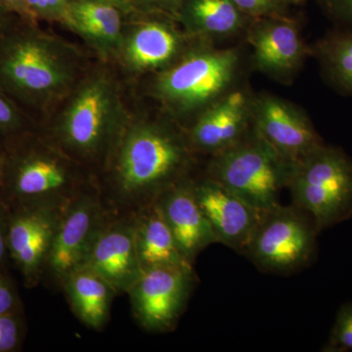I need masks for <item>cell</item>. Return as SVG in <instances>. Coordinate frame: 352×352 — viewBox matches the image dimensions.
<instances>
[{
  "label": "cell",
  "mask_w": 352,
  "mask_h": 352,
  "mask_svg": "<svg viewBox=\"0 0 352 352\" xmlns=\"http://www.w3.org/2000/svg\"><path fill=\"white\" fill-rule=\"evenodd\" d=\"M240 69L237 48L197 41L175 63L153 75L151 94L179 124L235 88Z\"/></svg>",
  "instance_id": "cell-5"
},
{
  "label": "cell",
  "mask_w": 352,
  "mask_h": 352,
  "mask_svg": "<svg viewBox=\"0 0 352 352\" xmlns=\"http://www.w3.org/2000/svg\"><path fill=\"white\" fill-rule=\"evenodd\" d=\"M311 217L296 207L281 205L263 212L245 256L261 270L287 273L307 265L316 248Z\"/></svg>",
  "instance_id": "cell-8"
},
{
  "label": "cell",
  "mask_w": 352,
  "mask_h": 352,
  "mask_svg": "<svg viewBox=\"0 0 352 352\" xmlns=\"http://www.w3.org/2000/svg\"><path fill=\"white\" fill-rule=\"evenodd\" d=\"M296 163L279 154L252 126L239 142L212 155L207 176L261 212L280 205Z\"/></svg>",
  "instance_id": "cell-6"
},
{
  "label": "cell",
  "mask_w": 352,
  "mask_h": 352,
  "mask_svg": "<svg viewBox=\"0 0 352 352\" xmlns=\"http://www.w3.org/2000/svg\"><path fill=\"white\" fill-rule=\"evenodd\" d=\"M25 335L24 312L0 314V352L21 351Z\"/></svg>",
  "instance_id": "cell-25"
},
{
  "label": "cell",
  "mask_w": 352,
  "mask_h": 352,
  "mask_svg": "<svg viewBox=\"0 0 352 352\" xmlns=\"http://www.w3.org/2000/svg\"><path fill=\"white\" fill-rule=\"evenodd\" d=\"M69 305L83 325L100 331L110 319L115 289L94 271L80 267L61 285Z\"/></svg>",
  "instance_id": "cell-22"
},
{
  "label": "cell",
  "mask_w": 352,
  "mask_h": 352,
  "mask_svg": "<svg viewBox=\"0 0 352 352\" xmlns=\"http://www.w3.org/2000/svg\"><path fill=\"white\" fill-rule=\"evenodd\" d=\"M238 8L252 19L288 15V6L283 0H231Z\"/></svg>",
  "instance_id": "cell-28"
},
{
  "label": "cell",
  "mask_w": 352,
  "mask_h": 352,
  "mask_svg": "<svg viewBox=\"0 0 352 352\" xmlns=\"http://www.w3.org/2000/svg\"><path fill=\"white\" fill-rule=\"evenodd\" d=\"M9 217H10V208L0 200V266L7 267L10 263L8 254V237Z\"/></svg>",
  "instance_id": "cell-32"
},
{
  "label": "cell",
  "mask_w": 352,
  "mask_h": 352,
  "mask_svg": "<svg viewBox=\"0 0 352 352\" xmlns=\"http://www.w3.org/2000/svg\"><path fill=\"white\" fill-rule=\"evenodd\" d=\"M0 6L15 17L25 21V22L34 23L28 12L25 0H0Z\"/></svg>",
  "instance_id": "cell-33"
},
{
  "label": "cell",
  "mask_w": 352,
  "mask_h": 352,
  "mask_svg": "<svg viewBox=\"0 0 352 352\" xmlns=\"http://www.w3.org/2000/svg\"><path fill=\"white\" fill-rule=\"evenodd\" d=\"M126 14L100 0H71L65 25L80 36L104 62L117 58Z\"/></svg>",
  "instance_id": "cell-19"
},
{
  "label": "cell",
  "mask_w": 352,
  "mask_h": 352,
  "mask_svg": "<svg viewBox=\"0 0 352 352\" xmlns=\"http://www.w3.org/2000/svg\"><path fill=\"white\" fill-rule=\"evenodd\" d=\"M176 21L192 38L212 43L245 32L252 18L231 0H182Z\"/></svg>",
  "instance_id": "cell-20"
},
{
  "label": "cell",
  "mask_w": 352,
  "mask_h": 352,
  "mask_svg": "<svg viewBox=\"0 0 352 352\" xmlns=\"http://www.w3.org/2000/svg\"><path fill=\"white\" fill-rule=\"evenodd\" d=\"M131 117L117 78L98 67L88 69L39 131L98 177Z\"/></svg>",
  "instance_id": "cell-3"
},
{
  "label": "cell",
  "mask_w": 352,
  "mask_h": 352,
  "mask_svg": "<svg viewBox=\"0 0 352 352\" xmlns=\"http://www.w3.org/2000/svg\"><path fill=\"white\" fill-rule=\"evenodd\" d=\"M71 0H25L28 12L34 23L41 21L50 23L66 22Z\"/></svg>",
  "instance_id": "cell-26"
},
{
  "label": "cell",
  "mask_w": 352,
  "mask_h": 352,
  "mask_svg": "<svg viewBox=\"0 0 352 352\" xmlns=\"http://www.w3.org/2000/svg\"><path fill=\"white\" fill-rule=\"evenodd\" d=\"M136 11L164 14L176 20L182 0H129Z\"/></svg>",
  "instance_id": "cell-30"
},
{
  "label": "cell",
  "mask_w": 352,
  "mask_h": 352,
  "mask_svg": "<svg viewBox=\"0 0 352 352\" xmlns=\"http://www.w3.org/2000/svg\"><path fill=\"white\" fill-rule=\"evenodd\" d=\"M314 53L333 87L352 95V29L331 32L316 44Z\"/></svg>",
  "instance_id": "cell-23"
},
{
  "label": "cell",
  "mask_w": 352,
  "mask_h": 352,
  "mask_svg": "<svg viewBox=\"0 0 352 352\" xmlns=\"http://www.w3.org/2000/svg\"><path fill=\"white\" fill-rule=\"evenodd\" d=\"M329 16L342 28L352 29V0H320Z\"/></svg>",
  "instance_id": "cell-31"
},
{
  "label": "cell",
  "mask_w": 352,
  "mask_h": 352,
  "mask_svg": "<svg viewBox=\"0 0 352 352\" xmlns=\"http://www.w3.org/2000/svg\"><path fill=\"white\" fill-rule=\"evenodd\" d=\"M69 204L10 208L9 259L20 273L25 288H34L43 281L55 234Z\"/></svg>",
  "instance_id": "cell-11"
},
{
  "label": "cell",
  "mask_w": 352,
  "mask_h": 352,
  "mask_svg": "<svg viewBox=\"0 0 352 352\" xmlns=\"http://www.w3.org/2000/svg\"><path fill=\"white\" fill-rule=\"evenodd\" d=\"M23 311L19 289L7 267L0 266V314Z\"/></svg>",
  "instance_id": "cell-29"
},
{
  "label": "cell",
  "mask_w": 352,
  "mask_h": 352,
  "mask_svg": "<svg viewBox=\"0 0 352 352\" xmlns=\"http://www.w3.org/2000/svg\"><path fill=\"white\" fill-rule=\"evenodd\" d=\"M18 19H19V18L15 17V16L9 13L3 7L0 6V34L6 31V30L8 29V28Z\"/></svg>",
  "instance_id": "cell-34"
},
{
  "label": "cell",
  "mask_w": 352,
  "mask_h": 352,
  "mask_svg": "<svg viewBox=\"0 0 352 352\" xmlns=\"http://www.w3.org/2000/svg\"><path fill=\"white\" fill-rule=\"evenodd\" d=\"M245 32L256 69L281 82L298 73L308 50L295 20L288 15L256 18Z\"/></svg>",
  "instance_id": "cell-15"
},
{
  "label": "cell",
  "mask_w": 352,
  "mask_h": 352,
  "mask_svg": "<svg viewBox=\"0 0 352 352\" xmlns=\"http://www.w3.org/2000/svg\"><path fill=\"white\" fill-rule=\"evenodd\" d=\"M100 1L109 2V3L119 7L120 10L126 14V16L131 15V13L136 11L129 0H100Z\"/></svg>",
  "instance_id": "cell-35"
},
{
  "label": "cell",
  "mask_w": 352,
  "mask_h": 352,
  "mask_svg": "<svg viewBox=\"0 0 352 352\" xmlns=\"http://www.w3.org/2000/svg\"><path fill=\"white\" fill-rule=\"evenodd\" d=\"M3 147L6 163L0 200L9 208L67 205L97 180L94 173L51 142L39 127Z\"/></svg>",
  "instance_id": "cell-4"
},
{
  "label": "cell",
  "mask_w": 352,
  "mask_h": 352,
  "mask_svg": "<svg viewBox=\"0 0 352 352\" xmlns=\"http://www.w3.org/2000/svg\"><path fill=\"white\" fill-rule=\"evenodd\" d=\"M74 44L18 19L0 34V89L48 119L88 71Z\"/></svg>",
  "instance_id": "cell-2"
},
{
  "label": "cell",
  "mask_w": 352,
  "mask_h": 352,
  "mask_svg": "<svg viewBox=\"0 0 352 352\" xmlns=\"http://www.w3.org/2000/svg\"><path fill=\"white\" fill-rule=\"evenodd\" d=\"M287 188L319 232L352 214V160L340 148L321 145L296 162Z\"/></svg>",
  "instance_id": "cell-7"
},
{
  "label": "cell",
  "mask_w": 352,
  "mask_h": 352,
  "mask_svg": "<svg viewBox=\"0 0 352 352\" xmlns=\"http://www.w3.org/2000/svg\"><path fill=\"white\" fill-rule=\"evenodd\" d=\"M95 180L69 204L58 226L43 280L61 287L65 278L80 268L102 227L112 217Z\"/></svg>",
  "instance_id": "cell-9"
},
{
  "label": "cell",
  "mask_w": 352,
  "mask_h": 352,
  "mask_svg": "<svg viewBox=\"0 0 352 352\" xmlns=\"http://www.w3.org/2000/svg\"><path fill=\"white\" fill-rule=\"evenodd\" d=\"M38 127L31 115L0 89V144L6 146Z\"/></svg>",
  "instance_id": "cell-24"
},
{
  "label": "cell",
  "mask_w": 352,
  "mask_h": 352,
  "mask_svg": "<svg viewBox=\"0 0 352 352\" xmlns=\"http://www.w3.org/2000/svg\"><path fill=\"white\" fill-rule=\"evenodd\" d=\"M195 274L193 267H157L146 270L127 292L132 311L145 330H173L188 302Z\"/></svg>",
  "instance_id": "cell-12"
},
{
  "label": "cell",
  "mask_w": 352,
  "mask_h": 352,
  "mask_svg": "<svg viewBox=\"0 0 352 352\" xmlns=\"http://www.w3.org/2000/svg\"><path fill=\"white\" fill-rule=\"evenodd\" d=\"M287 6H296V4L305 3V2L309 1V0H283Z\"/></svg>",
  "instance_id": "cell-37"
},
{
  "label": "cell",
  "mask_w": 352,
  "mask_h": 352,
  "mask_svg": "<svg viewBox=\"0 0 352 352\" xmlns=\"http://www.w3.org/2000/svg\"><path fill=\"white\" fill-rule=\"evenodd\" d=\"M155 201L188 263L193 264L208 245L219 243L197 200L193 178L189 176L175 183Z\"/></svg>",
  "instance_id": "cell-18"
},
{
  "label": "cell",
  "mask_w": 352,
  "mask_h": 352,
  "mask_svg": "<svg viewBox=\"0 0 352 352\" xmlns=\"http://www.w3.org/2000/svg\"><path fill=\"white\" fill-rule=\"evenodd\" d=\"M252 97L235 87L199 113L185 129L193 151L212 156L244 138L252 126Z\"/></svg>",
  "instance_id": "cell-16"
},
{
  "label": "cell",
  "mask_w": 352,
  "mask_h": 352,
  "mask_svg": "<svg viewBox=\"0 0 352 352\" xmlns=\"http://www.w3.org/2000/svg\"><path fill=\"white\" fill-rule=\"evenodd\" d=\"M135 240L143 271L157 267H192L178 249L156 201L134 210Z\"/></svg>",
  "instance_id": "cell-21"
},
{
  "label": "cell",
  "mask_w": 352,
  "mask_h": 352,
  "mask_svg": "<svg viewBox=\"0 0 352 352\" xmlns=\"http://www.w3.org/2000/svg\"><path fill=\"white\" fill-rule=\"evenodd\" d=\"M80 267L108 282L118 294H127L143 271L135 240L134 212H113L102 227Z\"/></svg>",
  "instance_id": "cell-14"
},
{
  "label": "cell",
  "mask_w": 352,
  "mask_h": 352,
  "mask_svg": "<svg viewBox=\"0 0 352 352\" xmlns=\"http://www.w3.org/2000/svg\"><path fill=\"white\" fill-rule=\"evenodd\" d=\"M196 153L186 132L170 119L134 117L97 177L115 212H131L189 177Z\"/></svg>",
  "instance_id": "cell-1"
},
{
  "label": "cell",
  "mask_w": 352,
  "mask_h": 352,
  "mask_svg": "<svg viewBox=\"0 0 352 352\" xmlns=\"http://www.w3.org/2000/svg\"><path fill=\"white\" fill-rule=\"evenodd\" d=\"M326 349L329 351H352V305L340 307Z\"/></svg>",
  "instance_id": "cell-27"
},
{
  "label": "cell",
  "mask_w": 352,
  "mask_h": 352,
  "mask_svg": "<svg viewBox=\"0 0 352 352\" xmlns=\"http://www.w3.org/2000/svg\"><path fill=\"white\" fill-rule=\"evenodd\" d=\"M6 151L3 146L0 144V188L3 183L4 170H6Z\"/></svg>",
  "instance_id": "cell-36"
},
{
  "label": "cell",
  "mask_w": 352,
  "mask_h": 352,
  "mask_svg": "<svg viewBox=\"0 0 352 352\" xmlns=\"http://www.w3.org/2000/svg\"><path fill=\"white\" fill-rule=\"evenodd\" d=\"M251 112L254 131L293 163L324 144L307 113L282 97L252 95Z\"/></svg>",
  "instance_id": "cell-13"
},
{
  "label": "cell",
  "mask_w": 352,
  "mask_h": 352,
  "mask_svg": "<svg viewBox=\"0 0 352 352\" xmlns=\"http://www.w3.org/2000/svg\"><path fill=\"white\" fill-rule=\"evenodd\" d=\"M193 185L199 205L219 243L245 254L264 212L207 175L193 179Z\"/></svg>",
  "instance_id": "cell-17"
},
{
  "label": "cell",
  "mask_w": 352,
  "mask_h": 352,
  "mask_svg": "<svg viewBox=\"0 0 352 352\" xmlns=\"http://www.w3.org/2000/svg\"><path fill=\"white\" fill-rule=\"evenodd\" d=\"M197 41L170 16L135 11L126 16L116 61L131 75H155L175 63Z\"/></svg>",
  "instance_id": "cell-10"
}]
</instances>
